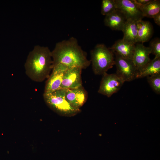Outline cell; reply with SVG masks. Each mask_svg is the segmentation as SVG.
<instances>
[{
    "label": "cell",
    "mask_w": 160,
    "mask_h": 160,
    "mask_svg": "<svg viewBox=\"0 0 160 160\" xmlns=\"http://www.w3.org/2000/svg\"><path fill=\"white\" fill-rule=\"evenodd\" d=\"M51 53L53 67L61 63L68 68L78 67L83 69L91 64L86 53L73 37L57 42Z\"/></svg>",
    "instance_id": "obj_1"
},
{
    "label": "cell",
    "mask_w": 160,
    "mask_h": 160,
    "mask_svg": "<svg viewBox=\"0 0 160 160\" xmlns=\"http://www.w3.org/2000/svg\"><path fill=\"white\" fill-rule=\"evenodd\" d=\"M51 51L47 47L35 46L24 64L25 73L32 81L41 82L47 79L53 68Z\"/></svg>",
    "instance_id": "obj_2"
},
{
    "label": "cell",
    "mask_w": 160,
    "mask_h": 160,
    "mask_svg": "<svg viewBox=\"0 0 160 160\" xmlns=\"http://www.w3.org/2000/svg\"><path fill=\"white\" fill-rule=\"evenodd\" d=\"M91 64L94 73L102 75L115 65L114 52L103 44H97L90 51Z\"/></svg>",
    "instance_id": "obj_3"
},
{
    "label": "cell",
    "mask_w": 160,
    "mask_h": 160,
    "mask_svg": "<svg viewBox=\"0 0 160 160\" xmlns=\"http://www.w3.org/2000/svg\"><path fill=\"white\" fill-rule=\"evenodd\" d=\"M65 92V89H61L51 93H44V100L47 106L58 114L66 117L75 116L81 110L73 107L67 101Z\"/></svg>",
    "instance_id": "obj_4"
},
{
    "label": "cell",
    "mask_w": 160,
    "mask_h": 160,
    "mask_svg": "<svg viewBox=\"0 0 160 160\" xmlns=\"http://www.w3.org/2000/svg\"><path fill=\"white\" fill-rule=\"evenodd\" d=\"M116 74L124 82L136 79L137 70L132 60L124 58L114 53Z\"/></svg>",
    "instance_id": "obj_5"
},
{
    "label": "cell",
    "mask_w": 160,
    "mask_h": 160,
    "mask_svg": "<svg viewBox=\"0 0 160 160\" xmlns=\"http://www.w3.org/2000/svg\"><path fill=\"white\" fill-rule=\"evenodd\" d=\"M124 82L116 73H106L102 75L98 92L111 97L120 89Z\"/></svg>",
    "instance_id": "obj_6"
},
{
    "label": "cell",
    "mask_w": 160,
    "mask_h": 160,
    "mask_svg": "<svg viewBox=\"0 0 160 160\" xmlns=\"http://www.w3.org/2000/svg\"><path fill=\"white\" fill-rule=\"evenodd\" d=\"M68 68L61 63L53 67L52 73L46 81L44 93H51L61 89L63 76Z\"/></svg>",
    "instance_id": "obj_7"
},
{
    "label": "cell",
    "mask_w": 160,
    "mask_h": 160,
    "mask_svg": "<svg viewBox=\"0 0 160 160\" xmlns=\"http://www.w3.org/2000/svg\"><path fill=\"white\" fill-rule=\"evenodd\" d=\"M116 9L125 16L127 20L138 21L144 17L135 0H115Z\"/></svg>",
    "instance_id": "obj_8"
},
{
    "label": "cell",
    "mask_w": 160,
    "mask_h": 160,
    "mask_svg": "<svg viewBox=\"0 0 160 160\" xmlns=\"http://www.w3.org/2000/svg\"><path fill=\"white\" fill-rule=\"evenodd\" d=\"M82 70L78 67L68 68L64 75L61 89H74L82 86Z\"/></svg>",
    "instance_id": "obj_9"
},
{
    "label": "cell",
    "mask_w": 160,
    "mask_h": 160,
    "mask_svg": "<svg viewBox=\"0 0 160 160\" xmlns=\"http://www.w3.org/2000/svg\"><path fill=\"white\" fill-rule=\"evenodd\" d=\"M87 97V92L83 86L77 88L65 89L66 99L76 108L80 109L86 102Z\"/></svg>",
    "instance_id": "obj_10"
},
{
    "label": "cell",
    "mask_w": 160,
    "mask_h": 160,
    "mask_svg": "<svg viewBox=\"0 0 160 160\" xmlns=\"http://www.w3.org/2000/svg\"><path fill=\"white\" fill-rule=\"evenodd\" d=\"M151 53L150 48L144 46L143 43L135 44L132 61L138 71L151 60L150 55Z\"/></svg>",
    "instance_id": "obj_11"
},
{
    "label": "cell",
    "mask_w": 160,
    "mask_h": 160,
    "mask_svg": "<svg viewBox=\"0 0 160 160\" xmlns=\"http://www.w3.org/2000/svg\"><path fill=\"white\" fill-rule=\"evenodd\" d=\"M135 46V44L122 39L116 41L110 48L114 53L132 60Z\"/></svg>",
    "instance_id": "obj_12"
},
{
    "label": "cell",
    "mask_w": 160,
    "mask_h": 160,
    "mask_svg": "<svg viewBox=\"0 0 160 160\" xmlns=\"http://www.w3.org/2000/svg\"><path fill=\"white\" fill-rule=\"evenodd\" d=\"M126 20L123 14L116 9L105 16L104 22L105 26L112 30L121 31Z\"/></svg>",
    "instance_id": "obj_13"
},
{
    "label": "cell",
    "mask_w": 160,
    "mask_h": 160,
    "mask_svg": "<svg viewBox=\"0 0 160 160\" xmlns=\"http://www.w3.org/2000/svg\"><path fill=\"white\" fill-rule=\"evenodd\" d=\"M137 43H143L148 41L153 33V27L151 23L141 20L137 21Z\"/></svg>",
    "instance_id": "obj_14"
},
{
    "label": "cell",
    "mask_w": 160,
    "mask_h": 160,
    "mask_svg": "<svg viewBox=\"0 0 160 160\" xmlns=\"http://www.w3.org/2000/svg\"><path fill=\"white\" fill-rule=\"evenodd\" d=\"M137 21L127 20L121 31L123 33L122 39L135 44L137 43Z\"/></svg>",
    "instance_id": "obj_15"
},
{
    "label": "cell",
    "mask_w": 160,
    "mask_h": 160,
    "mask_svg": "<svg viewBox=\"0 0 160 160\" xmlns=\"http://www.w3.org/2000/svg\"><path fill=\"white\" fill-rule=\"evenodd\" d=\"M160 74V57L155 58L138 71L136 79Z\"/></svg>",
    "instance_id": "obj_16"
},
{
    "label": "cell",
    "mask_w": 160,
    "mask_h": 160,
    "mask_svg": "<svg viewBox=\"0 0 160 160\" xmlns=\"http://www.w3.org/2000/svg\"><path fill=\"white\" fill-rule=\"evenodd\" d=\"M138 4L144 17L153 18L155 15L160 13V0H152L145 5Z\"/></svg>",
    "instance_id": "obj_17"
},
{
    "label": "cell",
    "mask_w": 160,
    "mask_h": 160,
    "mask_svg": "<svg viewBox=\"0 0 160 160\" xmlns=\"http://www.w3.org/2000/svg\"><path fill=\"white\" fill-rule=\"evenodd\" d=\"M116 9L115 0H102L101 2V13L106 16Z\"/></svg>",
    "instance_id": "obj_18"
},
{
    "label": "cell",
    "mask_w": 160,
    "mask_h": 160,
    "mask_svg": "<svg viewBox=\"0 0 160 160\" xmlns=\"http://www.w3.org/2000/svg\"><path fill=\"white\" fill-rule=\"evenodd\" d=\"M147 81L153 91L160 94V74L147 77Z\"/></svg>",
    "instance_id": "obj_19"
},
{
    "label": "cell",
    "mask_w": 160,
    "mask_h": 160,
    "mask_svg": "<svg viewBox=\"0 0 160 160\" xmlns=\"http://www.w3.org/2000/svg\"><path fill=\"white\" fill-rule=\"evenodd\" d=\"M151 53L155 55V58L160 57V39L159 38H155L151 40L149 43V47Z\"/></svg>",
    "instance_id": "obj_20"
},
{
    "label": "cell",
    "mask_w": 160,
    "mask_h": 160,
    "mask_svg": "<svg viewBox=\"0 0 160 160\" xmlns=\"http://www.w3.org/2000/svg\"><path fill=\"white\" fill-rule=\"evenodd\" d=\"M152 0H135L136 2L140 5H145L151 2Z\"/></svg>",
    "instance_id": "obj_21"
},
{
    "label": "cell",
    "mask_w": 160,
    "mask_h": 160,
    "mask_svg": "<svg viewBox=\"0 0 160 160\" xmlns=\"http://www.w3.org/2000/svg\"><path fill=\"white\" fill-rule=\"evenodd\" d=\"M155 23L158 25H160V13L155 15L153 18Z\"/></svg>",
    "instance_id": "obj_22"
}]
</instances>
